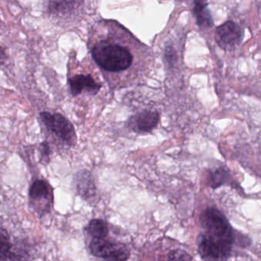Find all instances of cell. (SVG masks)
Listing matches in <instances>:
<instances>
[{
    "mask_svg": "<svg viewBox=\"0 0 261 261\" xmlns=\"http://www.w3.org/2000/svg\"><path fill=\"white\" fill-rule=\"evenodd\" d=\"M93 59L107 76L120 77L138 71L144 46L114 21H100L89 38Z\"/></svg>",
    "mask_w": 261,
    "mask_h": 261,
    "instance_id": "6da1fadb",
    "label": "cell"
},
{
    "mask_svg": "<svg viewBox=\"0 0 261 261\" xmlns=\"http://www.w3.org/2000/svg\"><path fill=\"white\" fill-rule=\"evenodd\" d=\"M204 231L197 239L201 258L210 260L227 259L231 253L235 238L226 217L218 209L209 207L200 216Z\"/></svg>",
    "mask_w": 261,
    "mask_h": 261,
    "instance_id": "7a4b0ae2",
    "label": "cell"
},
{
    "mask_svg": "<svg viewBox=\"0 0 261 261\" xmlns=\"http://www.w3.org/2000/svg\"><path fill=\"white\" fill-rule=\"evenodd\" d=\"M41 120L50 132L70 146H75L77 138L75 129L72 123L59 113H40Z\"/></svg>",
    "mask_w": 261,
    "mask_h": 261,
    "instance_id": "3957f363",
    "label": "cell"
},
{
    "mask_svg": "<svg viewBox=\"0 0 261 261\" xmlns=\"http://www.w3.org/2000/svg\"><path fill=\"white\" fill-rule=\"evenodd\" d=\"M89 249L94 256L107 260H126L130 256L127 246L106 238H94L90 243Z\"/></svg>",
    "mask_w": 261,
    "mask_h": 261,
    "instance_id": "277c9868",
    "label": "cell"
},
{
    "mask_svg": "<svg viewBox=\"0 0 261 261\" xmlns=\"http://www.w3.org/2000/svg\"><path fill=\"white\" fill-rule=\"evenodd\" d=\"M70 91L74 97L87 93L90 95H95L100 91L101 84L95 80L92 74L77 73L68 77Z\"/></svg>",
    "mask_w": 261,
    "mask_h": 261,
    "instance_id": "5b68a950",
    "label": "cell"
},
{
    "mask_svg": "<svg viewBox=\"0 0 261 261\" xmlns=\"http://www.w3.org/2000/svg\"><path fill=\"white\" fill-rule=\"evenodd\" d=\"M215 39L222 49H231L241 42V28L235 22L228 21L217 28Z\"/></svg>",
    "mask_w": 261,
    "mask_h": 261,
    "instance_id": "8992f818",
    "label": "cell"
},
{
    "mask_svg": "<svg viewBox=\"0 0 261 261\" xmlns=\"http://www.w3.org/2000/svg\"><path fill=\"white\" fill-rule=\"evenodd\" d=\"M160 119V114L157 111L143 110L131 117L129 126L136 132L151 133L158 126Z\"/></svg>",
    "mask_w": 261,
    "mask_h": 261,
    "instance_id": "52a82bcc",
    "label": "cell"
},
{
    "mask_svg": "<svg viewBox=\"0 0 261 261\" xmlns=\"http://www.w3.org/2000/svg\"><path fill=\"white\" fill-rule=\"evenodd\" d=\"M74 181L77 193L85 200H91L97 195V188L89 171L84 169L76 174Z\"/></svg>",
    "mask_w": 261,
    "mask_h": 261,
    "instance_id": "ba28073f",
    "label": "cell"
},
{
    "mask_svg": "<svg viewBox=\"0 0 261 261\" xmlns=\"http://www.w3.org/2000/svg\"><path fill=\"white\" fill-rule=\"evenodd\" d=\"M30 200L35 201H53V190L51 186L43 179H38L35 181L30 186Z\"/></svg>",
    "mask_w": 261,
    "mask_h": 261,
    "instance_id": "9c48e42d",
    "label": "cell"
},
{
    "mask_svg": "<svg viewBox=\"0 0 261 261\" xmlns=\"http://www.w3.org/2000/svg\"><path fill=\"white\" fill-rule=\"evenodd\" d=\"M193 13L198 27L203 29L213 27V19L207 9V0H194Z\"/></svg>",
    "mask_w": 261,
    "mask_h": 261,
    "instance_id": "30bf717a",
    "label": "cell"
},
{
    "mask_svg": "<svg viewBox=\"0 0 261 261\" xmlns=\"http://www.w3.org/2000/svg\"><path fill=\"white\" fill-rule=\"evenodd\" d=\"M85 230L93 238H106L109 233L108 224L101 219H92L90 221Z\"/></svg>",
    "mask_w": 261,
    "mask_h": 261,
    "instance_id": "8fae6325",
    "label": "cell"
},
{
    "mask_svg": "<svg viewBox=\"0 0 261 261\" xmlns=\"http://www.w3.org/2000/svg\"><path fill=\"white\" fill-rule=\"evenodd\" d=\"M12 244L10 235L4 228L0 230V259L3 260L4 257L11 251Z\"/></svg>",
    "mask_w": 261,
    "mask_h": 261,
    "instance_id": "7c38bea8",
    "label": "cell"
},
{
    "mask_svg": "<svg viewBox=\"0 0 261 261\" xmlns=\"http://www.w3.org/2000/svg\"><path fill=\"white\" fill-rule=\"evenodd\" d=\"M228 177V174L224 169H218L215 172H212L211 174V186L214 189L219 187L221 185L224 184Z\"/></svg>",
    "mask_w": 261,
    "mask_h": 261,
    "instance_id": "4fadbf2b",
    "label": "cell"
},
{
    "mask_svg": "<svg viewBox=\"0 0 261 261\" xmlns=\"http://www.w3.org/2000/svg\"><path fill=\"white\" fill-rule=\"evenodd\" d=\"M168 258L169 259H192L187 253L181 250H172Z\"/></svg>",
    "mask_w": 261,
    "mask_h": 261,
    "instance_id": "5bb4252c",
    "label": "cell"
},
{
    "mask_svg": "<svg viewBox=\"0 0 261 261\" xmlns=\"http://www.w3.org/2000/svg\"><path fill=\"white\" fill-rule=\"evenodd\" d=\"M51 153L49 145L47 142H43L40 145L41 158L43 159V161L48 163L49 160V155Z\"/></svg>",
    "mask_w": 261,
    "mask_h": 261,
    "instance_id": "9a60e30c",
    "label": "cell"
}]
</instances>
